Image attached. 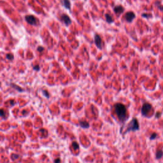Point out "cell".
Here are the masks:
<instances>
[{"mask_svg": "<svg viewBox=\"0 0 163 163\" xmlns=\"http://www.w3.org/2000/svg\"><path fill=\"white\" fill-rule=\"evenodd\" d=\"M114 107L118 119L121 122H124L127 118V110L126 106L122 103H116Z\"/></svg>", "mask_w": 163, "mask_h": 163, "instance_id": "cell-1", "label": "cell"}, {"mask_svg": "<svg viewBox=\"0 0 163 163\" xmlns=\"http://www.w3.org/2000/svg\"><path fill=\"white\" fill-rule=\"evenodd\" d=\"M140 126L139 124H138V120L136 118H132V120L129 123L128 126H127V129H126L125 133H126L127 132L129 131H138L139 130Z\"/></svg>", "mask_w": 163, "mask_h": 163, "instance_id": "cell-2", "label": "cell"}, {"mask_svg": "<svg viewBox=\"0 0 163 163\" xmlns=\"http://www.w3.org/2000/svg\"><path fill=\"white\" fill-rule=\"evenodd\" d=\"M152 108V106L150 104H149V103H145V104L143 105L142 108H141V114H142L144 116H147V113L150 112Z\"/></svg>", "mask_w": 163, "mask_h": 163, "instance_id": "cell-3", "label": "cell"}, {"mask_svg": "<svg viewBox=\"0 0 163 163\" xmlns=\"http://www.w3.org/2000/svg\"><path fill=\"white\" fill-rule=\"evenodd\" d=\"M25 19L27 23L31 24V25L35 26L37 24V19H36L34 16H32V15L26 16L25 17Z\"/></svg>", "mask_w": 163, "mask_h": 163, "instance_id": "cell-4", "label": "cell"}, {"mask_svg": "<svg viewBox=\"0 0 163 163\" xmlns=\"http://www.w3.org/2000/svg\"><path fill=\"white\" fill-rule=\"evenodd\" d=\"M135 17L136 16H135V14L134 13V12H129L126 13L124 17H125V19H126V21H127V22H131L132 21L135 19Z\"/></svg>", "mask_w": 163, "mask_h": 163, "instance_id": "cell-5", "label": "cell"}, {"mask_svg": "<svg viewBox=\"0 0 163 163\" xmlns=\"http://www.w3.org/2000/svg\"><path fill=\"white\" fill-rule=\"evenodd\" d=\"M61 19L63 23L66 26H69L70 24H71V20L70 19V17L66 14H62L61 16Z\"/></svg>", "mask_w": 163, "mask_h": 163, "instance_id": "cell-6", "label": "cell"}, {"mask_svg": "<svg viewBox=\"0 0 163 163\" xmlns=\"http://www.w3.org/2000/svg\"><path fill=\"white\" fill-rule=\"evenodd\" d=\"M94 42H95L97 48H100V49H101L102 48L101 39L98 34H96L95 35V38H94Z\"/></svg>", "mask_w": 163, "mask_h": 163, "instance_id": "cell-7", "label": "cell"}, {"mask_svg": "<svg viewBox=\"0 0 163 163\" xmlns=\"http://www.w3.org/2000/svg\"><path fill=\"white\" fill-rule=\"evenodd\" d=\"M113 10L115 13H117V14L118 15H120L124 12V8H123L122 6H117V7H115V8H113Z\"/></svg>", "mask_w": 163, "mask_h": 163, "instance_id": "cell-8", "label": "cell"}, {"mask_svg": "<svg viewBox=\"0 0 163 163\" xmlns=\"http://www.w3.org/2000/svg\"><path fill=\"white\" fill-rule=\"evenodd\" d=\"M79 124L83 128H89V124L87 122L83 121V120H80L79 121Z\"/></svg>", "mask_w": 163, "mask_h": 163, "instance_id": "cell-9", "label": "cell"}, {"mask_svg": "<svg viewBox=\"0 0 163 163\" xmlns=\"http://www.w3.org/2000/svg\"><path fill=\"white\" fill-rule=\"evenodd\" d=\"M62 3L63 4V5L65 6V8L70 9L71 7V3H70V0H62Z\"/></svg>", "mask_w": 163, "mask_h": 163, "instance_id": "cell-10", "label": "cell"}, {"mask_svg": "<svg viewBox=\"0 0 163 163\" xmlns=\"http://www.w3.org/2000/svg\"><path fill=\"white\" fill-rule=\"evenodd\" d=\"M162 155H163L162 150H157V151L156 152V154H155V157H156L157 159H159L162 157Z\"/></svg>", "mask_w": 163, "mask_h": 163, "instance_id": "cell-11", "label": "cell"}, {"mask_svg": "<svg viewBox=\"0 0 163 163\" xmlns=\"http://www.w3.org/2000/svg\"><path fill=\"white\" fill-rule=\"evenodd\" d=\"M105 18H106V21L108 23H109V24L112 23V22H113V19H112V17L110 16V15L108 14L105 15Z\"/></svg>", "mask_w": 163, "mask_h": 163, "instance_id": "cell-12", "label": "cell"}, {"mask_svg": "<svg viewBox=\"0 0 163 163\" xmlns=\"http://www.w3.org/2000/svg\"><path fill=\"white\" fill-rule=\"evenodd\" d=\"M72 147L74 148L75 150H78L79 149L78 144L77 142H75V141H74V142L72 143Z\"/></svg>", "mask_w": 163, "mask_h": 163, "instance_id": "cell-13", "label": "cell"}, {"mask_svg": "<svg viewBox=\"0 0 163 163\" xmlns=\"http://www.w3.org/2000/svg\"><path fill=\"white\" fill-rule=\"evenodd\" d=\"M7 58L9 60H13V55L12 54H8L7 55Z\"/></svg>", "mask_w": 163, "mask_h": 163, "instance_id": "cell-14", "label": "cell"}, {"mask_svg": "<svg viewBox=\"0 0 163 163\" xmlns=\"http://www.w3.org/2000/svg\"><path fill=\"white\" fill-rule=\"evenodd\" d=\"M42 92H43V94H44V96H46L47 98H49V95H48V92H47V91L46 90V91H45V90H42Z\"/></svg>", "mask_w": 163, "mask_h": 163, "instance_id": "cell-15", "label": "cell"}, {"mask_svg": "<svg viewBox=\"0 0 163 163\" xmlns=\"http://www.w3.org/2000/svg\"><path fill=\"white\" fill-rule=\"evenodd\" d=\"M157 137V134L156 133H153L152 134V135H151V136H150V139L151 140H154V139H155V138H156Z\"/></svg>", "mask_w": 163, "mask_h": 163, "instance_id": "cell-16", "label": "cell"}, {"mask_svg": "<svg viewBox=\"0 0 163 163\" xmlns=\"http://www.w3.org/2000/svg\"><path fill=\"white\" fill-rule=\"evenodd\" d=\"M143 17H146V18H150L152 16L150 14H147V13H143L142 14Z\"/></svg>", "mask_w": 163, "mask_h": 163, "instance_id": "cell-17", "label": "cell"}, {"mask_svg": "<svg viewBox=\"0 0 163 163\" xmlns=\"http://www.w3.org/2000/svg\"><path fill=\"white\" fill-rule=\"evenodd\" d=\"M43 50H44L43 47H42L41 46L38 47V51H39V52H42L43 51Z\"/></svg>", "mask_w": 163, "mask_h": 163, "instance_id": "cell-18", "label": "cell"}, {"mask_svg": "<svg viewBox=\"0 0 163 163\" xmlns=\"http://www.w3.org/2000/svg\"><path fill=\"white\" fill-rule=\"evenodd\" d=\"M33 69L35 70H36V71H39V66H38V65H36V66H34Z\"/></svg>", "mask_w": 163, "mask_h": 163, "instance_id": "cell-19", "label": "cell"}, {"mask_svg": "<svg viewBox=\"0 0 163 163\" xmlns=\"http://www.w3.org/2000/svg\"><path fill=\"white\" fill-rule=\"evenodd\" d=\"M161 113H159V112H157L156 113V115H155V117H156V118H159L160 117H161Z\"/></svg>", "mask_w": 163, "mask_h": 163, "instance_id": "cell-20", "label": "cell"}, {"mask_svg": "<svg viewBox=\"0 0 163 163\" xmlns=\"http://www.w3.org/2000/svg\"><path fill=\"white\" fill-rule=\"evenodd\" d=\"M61 162V160L59 158H57V159H56L55 160V163H60Z\"/></svg>", "mask_w": 163, "mask_h": 163, "instance_id": "cell-21", "label": "cell"}, {"mask_svg": "<svg viewBox=\"0 0 163 163\" xmlns=\"http://www.w3.org/2000/svg\"><path fill=\"white\" fill-rule=\"evenodd\" d=\"M159 8L161 10H163V6H159Z\"/></svg>", "mask_w": 163, "mask_h": 163, "instance_id": "cell-22", "label": "cell"}]
</instances>
